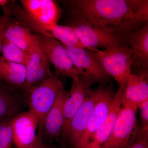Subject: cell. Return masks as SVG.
Returning <instances> with one entry per match:
<instances>
[{"label": "cell", "mask_w": 148, "mask_h": 148, "mask_svg": "<svg viewBox=\"0 0 148 148\" xmlns=\"http://www.w3.org/2000/svg\"><path fill=\"white\" fill-rule=\"evenodd\" d=\"M73 12L95 27L127 28L148 19V1L76 0L71 1Z\"/></svg>", "instance_id": "obj_1"}, {"label": "cell", "mask_w": 148, "mask_h": 148, "mask_svg": "<svg viewBox=\"0 0 148 148\" xmlns=\"http://www.w3.org/2000/svg\"><path fill=\"white\" fill-rule=\"evenodd\" d=\"M65 89L58 76L54 75L41 82L23 90L24 101L29 110L36 116L38 127H42L47 114L55 103L58 95Z\"/></svg>", "instance_id": "obj_2"}, {"label": "cell", "mask_w": 148, "mask_h": 148, "mask_svg": "<svg viewBox=\"0 0 148 148\" xmlns=\"http://www.w3.org/2000/svg\"><path fill=\"white\" fill-rule=\"evenodd\" d=\"M93 51L105 73L114 77L119 88L124 89L132 74L131 49L119 45L104 50Z\"/></svg>", "instance_id": "obj_3"}, {"label": "cell", "mask_w": 148, "mask_h": 148, "mask_svg": "<svg viewBox=\"0 0 148 148\" xmlns=\"http://www.w3.org/2000/svg\"><path fill=\"white\" fill-rule=\"evenodd\" d=\"M25 12L22 19L38 33L47 36L52 26L58 24L61 9L51 0H21Z\"/></svg>", "instance_id": "obj_4"}, {"label": "cell", "mask_w": 148, "mask_h": 148, "mask_svg": "<svg viewBox=\"0 0 148 148\" xmlns=\"http://www.w3.org/2000/svg\"><path fill=\"white\" fill-rule=\"evenodd\" d=\"M138 108L134 104L122 103L113 130L101 148H126L135 142L140 131L136 117Z\"/></svg>", "instance_id": "obj_5"}, {"label": "cell", "mask_w": 148, "mask_h": 148, "mask_svg": "<svg viewBox=\"0 0 148 148\" xmlns=\"http://www.w3.org/2000/svg\"><path fill=\"white\" fill-rule=\"evenodd\" d=\"M35 36L49 61L53 64L56 75H62L75 79L81 76L76 68L65 46L51 37L40 33H35Z\"/></svg>", "instance_id": "obj_6"}, {"label": "cell", "mask_w": 148, "mask_h": 148, "mask_svg": "<svg viewBox=\"0 0 148 148\" xmlns=\"http://www.w3.org/2000/svg\"><path fill=\"white\" fill-rule=\"evenodd\" d=\"M80 42L86 48L94 50L96 48L106 49L120 45L112 29L92 26L82 18H78L69 24Z\"/></svg>", "instance_id": "obj_7"}, {"label": "cell", "mask_w": 148, "mask_h": 148, "mask_svg": "<svg viewBox=\"0 0 148 148\" xmlns=\"http://www.w3.org/2000/svg\"><path fill=\"white\" fill-rule=\"evenodd\" d=\"M73 80L71 90L66 91L63 106L64 123L61 135L66 138L72 119L92 91L90 87L92 83L87 79L81 76Z\"/></svg>", "instance_id": "obj_8"}, {"label": "cell", "mask_w": 148, "mask_h": 148, "mask_svg": "<svg viewBox=\"0 0 148 148\" xmlns=\"http://www.w3.org/2000/svg\"><path fill=\"white\" fill-rule=\"evenodd\" d=\"M64 45L82 76L92 83L106 78L107 74L96 59L93 50Z\"/></svg>", "instance_id": "obj_9"}, {"label": "cell", "mask_w": 148, "mask_h": 148, "mask_svg": "<svg viewBox=\"0 0 148 148\" xmlns=\"http://www.w3.org/2000/svg\"><path fill=\"white\" fill-rule=\"evenodd\" d=\"M13 143L16 148H25L31 145L36 137L38 120L30 110L22 112L11 119Z\"/></svg>", "instance_id": "obj_10"}, {"label": "cell", "mask_w": 148, "mask_h": 148, "mask_svg": "<svg viewBox=\"0 0 148 148\" xmlns=\"http://www.w3.org/2000/svg\"><path fill=\"white\" fill-rule=\"evenodd\" d=\"M104 89L99 88L97 90H92L89 97L72 119L66 138L73 147L79 143L82 137L92 111Z\"/></svg>", "instance_id": "obj_11"}, {"label": "cell", "mask_w": 148, "mask_h": 148, "mask_svg": "<svg viewBox=\"0 0 148 148\" xmlns=\"http://www.w3.org/2000/svg\"><path fill=\"white\" fill-rule=\"evenodd\" d=\"M26 79L22 90L53 76L49 61L37 40L25 65Z\"/></svg>", "instance_id": "obj_12"}, {"label": "cell", "mask_w": 148, "mask_h": 148, "mask_svg": "<svg viewBox=\"0 0 148 148\" xmlns=\"http://www.w3.org/2000/svg\"><path fill=\"white\" fill-rule=\"evenodd\" d=\"M123 91V89L119 88L117 92L114 95L106 119L82 148H101L110 138L121 109Z\"/></svg>", "instance_id": "obj_13"}, {"label": "cell", "mask_w": 148, "mask_h": 148, "mask_svg": "<svg viewBox=\"0 0 148 148\" xmlns=\"http://www.w3.org/2000/svg\"><path fill=\"white\" fill-rule=\"evenodd\" d=\"M113 96L112 91L110 88H104L92 111L82 137L73 148H82L101 126L109 113Z\"/></svg>", "instance_id": "obj_14"}, {"label": "cell", "mask_w": 148, "mask_h": 148, "mask_svg": "<svg viewBox=\"0 0 148 148\" xmlns=\"http://www.w3.org/2000/svg\"><path fill=\"white\" fill-rule=\"evenodd\" d=\"M66 92L64 89L60 92L46 115L43 124V139L52 140L58 139L61 135L64 123L63 106Z\"/></svg>", "instance_id": "obj_15"}, {"label": "cell", "mask_w": 148, "mask_h": 148, "mask_svg": "<svg viewBox=\"0 0 148 148\" xmlns=\"http://www.w3.org/2000/svg\"><path fill=\"white\" fill-rule=\"evenodd\" d=\"M148 100L147 71L131 74L122 95V103H129L138 106Z\"/></svg>", "instance_id": "obj_16"}, {"label": "cell", "mask_w": 148, "mask_h": 148, "mask_svg": "<svg viewBox=\"0 0 148 148\" xmlns=\"http://www.w3.org/2000/svg\"><path fill=\"white\" fill-rule=\"evenodd\" d=\"M3 38L29 53H31L37 41L30 27L19 21L11 22V19L5 30Z\"/></svg>", "instance_id": "obj_17"}, {"label": "cell", "mask_w": 148, "mask_h": 148, "mask_svg": "<svg viewBox=\"0 0 148 148\" xmlns=\"http://www.w3.org/2000/svg\"><path fill=\"white\" fill-rule=\"evenodd\" d=\"M132 66L147 72L148 66V24L132 33L129 38Z\"/></svg>", "instance_id": "obj_18"}, {"label": "cell", "mask_w": 148, "mask_h": 148, "mask_svg": "<svg viewBox=\"0 0 148 148\" xmlns=\"http://www.w3.org/2000/svg\"><path fill=\"white\" fill-rule=\"evenodd\" d=\"M23 101V97L15 88L7 84H0V121L12 119L22 112Z\"/></svg>", "instance_id": "obj_19"}, {"label": "cell", "mask_w": 148, "mask_h": 148, "mask_svg": "<svg viewBox=\"0 0 148 148\" xmlns=\"http://www.w3.org/2000/svg\"><path fill=\"white\" fill-rule=\"evenodd\" d=\"M26 79V67L0 56V82L23 89Z\"/></svg>", "instance_id": "obj_20"}, {"label": "cell", "mask_w": 148, "mask_h": 148, "mask_svg": "<svg viewBox=\"0 0 148 148\" xmlns=\"http://www.w3.org/2000/svg\"><path fill=\"white\" fill-rule=\"evenodd\" d=\"M47 36L57 39L66 46L86 48L78 38L73 29L69 26L58 24L54 25L50 28Z\"/></svg>", "instance_id": "obj_21"}, {"label": "cell", "mask_w": 148, "mask_h": 148, "mask_svg": "<svg viewBox=\"0 0 148 148\" xmlns=\"http://www.w3.org/2000/svg\"><path fill=\"white\" fill-rule=\"evenodd\" d=\"M1 51L3 57L6 60L25 66L29 56V53L4 38L2 42Z\"/></svg>", "instance_id": "obj_22"}, {"label": "cell", "mask_w": 148, "mask_h": 148, "mask_svg": "<svg viewBox=\"0 0 148 148\" xmlns=\"http://www.w3.org/2000/svg\"><path fill=\"white\" fill-rule=\"evenodd\" d=\"M11 119L0 121V148H13Z\"/></svg>", "instance_id": "obj_23"}, {"label": "cell", "mask_w": 148, "mask_h": 148, "mask_svg": "<svg viewBox=\"0 0 148 148\" xmlns=\"http://www.w3.org/2000/svg\"><path fill=\"white\" fill-rule=\"evenodd\" d=\"M139 108L140 110V119L143 125L141 130L148 134V100L141 103Z\"/></svg>", "instance_id": "obj_24"}, {"label": "cell", "mask_w": 148, "mask_h": 148, "mask_svg": "<svg viewBox=\"0 0 148 148\" xmlns=\"http://www.w3.org/2000/svg\"><path fill=\"white\" fill-rule=\"evenodd\" d=\"M4 14L0 18V52L1 51L2 42L3 39L4 32L10 20L11 8H5Z\"/></svg>", "instance_id": "obj_25"}, {"label": "cell", "mask_w": 148, "mask_h": 148, "mask_svg": "<svg viewBox=\"0 0 148 148\" xmlns=\"http://www.w3.org/2000/svg\"><path fill=\"white\" fill-rule=\"evenodd\" d=\"M148 135L140 129V134L135 142L126 148H148Z\"/></svg>", "instance_id": "obj_26"}, {"label": "cell", "mask_w": 148, "mask_h": 148, "mask_svg": "<svg viewBox=\"0 0 148 148\" xmlns=\"http://www.w3.org/2000/svg\"><path fill=\"white\" fill-rule=\"evenodd\" d=\"M38 127V133L36 139L31 145L25 148H44L45 144L44 143L42 137L43 128Z\"/></svg>", "instance_id": "obj_27"}, {"label": "cell", "mask_w": 148, "mask_h": 148, "mask_svg": "<svg viewBox=\"0 0 148 148\" xmlns=\"http://www.w3.org/2000/svg\"><path fill=\"white\" fill-rule=\"evenodd\" d=\"M8 3V1L7 0H0V5L5 6Z\"/></svg>", "instance_id": "obj_28"}, {"label": "cell", "mask_w": 148, "mask_h": 148, "mask_svg": "<svg viewBox=\"0 0 148 148\" xmlns=\"http://www.w3.org/2000/svg\"><path fill=\"white\" fill-rule=\"evenodd\" d=\"M44 148H51L50 147H49V146L47 145L46 144H45V146L44 147Z\"/></svg>", "instance_id": "obj_29"}, {"label": "cell", "mask_w": 148, "mask_h": 148, "mask_svg": "<svg viewBox=\"0 0 148 148\" xmlns=\"http://www.w3.org/2000/svg\"><path fill=\"white\" fill-rule=\"evenodd\" d=\"M67 148V147H64V148Z\"/></svg>", "instance_id": "obj_30"}]
</instances>
